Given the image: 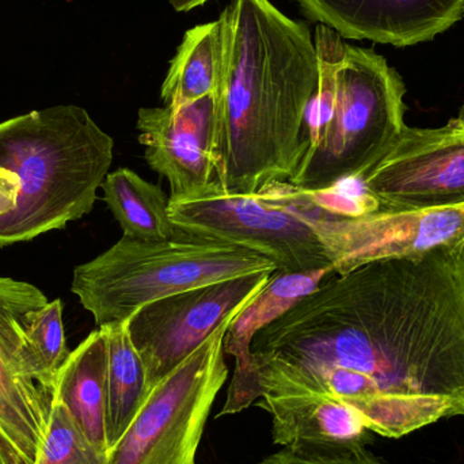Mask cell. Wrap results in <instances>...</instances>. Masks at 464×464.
Masks as SVG:
<instances>
[{
    "label": "cell",
    "mask_w": 464,
    "mask_h": 464,
    "mask_svg": "<svg viewBox=\"0 0 464 464\" xmlns=\"http://www.w3.org/2000/svg\"><path fill=\"white\" fill-rule=\"evenodd\" d=\"M250 352L253 405L327 395L389 439L464 419V243L330 276Z\"/></svg>",
    "instance_id": "cell-1"
},
{
    "label": "cell",
    "mask_w": 464,
    "mask_h": 464,
    "mask_svg": "<svg viewBox=\"0 0 464 464\" xmlns=\"http://www.w3.org/2000/svg\"><path fill=\"white\" fill-rule=\"evenodd\" d=\"M225 72L215 92L214 166L228 195L294 179L308 150L304 116L318 84L310 27L270 0H231L219 16Z\"/></svg>",
    "instance_id": "cell-2"
},
{
    "label": "cell",
    "mask_w": 464,
    "mask_h": 464,
    "mask_svg": "<svg viewBox=\"0 0 464 464\" xmlns=\"http://www.w3.org/2000/svg\"><path fill=\"white\" fill-rule=\"evenodd\" d=\"M114 140L81 106L0 122V247L63 230L90 214Z\"/></svg>",
    "instance_id": "cell-3"
},
{
    "label": "cell",
    "mask_w": 464,
    "mask_h": 464,
    "mask_svg": "<svg viewBox=\"0 0 464 464\" xmlns=\"http://www.w3.org/2000/svg\"><path fill=\"white\" fill-rule=\"evenodd\" d=\"M318 84L304 116L308 150L289 184L324 190L367 174L402 135V76L375 49L316 24Z\"/></svg>",
    "instance_id": "cell-4"
},
{
    "label": "cell",
    "mask_w": 464,
    "mask_h": 464,
    "mask_svg": "<svg viewBox=\"0 0 464 464\" xmlns=\"http://www.w3.org/2000/svg\"><path fill=\"white\" fill-rule=\"evenodd\" d=\"M276 270L270 259L247 248L179 231L166 240L122 237L73 269L71 291L101 327L127 322L144 305L171 295Z\"/></svg>",
    "instance_id": "cell-5"
},
{
    "label": "cell",
    "mask_w": 464,
    "mask_h": 464,
    "mask_svg": "<svg viewBox=\"0 0 464 464\" xmlns=\"http://www.w3.org/2000/svg\"><path fill=\"white\" fill-rule=\"evenodd\" d=\"M256 196L310 226L324 242L335 275H345L370 262L420 258L436 248L464 243V206L381 207L362 217H343L319 208L289 182H275Z\"/></svg>",
    "instance_id": "cell-6"
},
{
    "label": "cell",
    "mask_w": 464,
    "mask_h": 464,
    "mask_svg": "<svg viewBox=\"0 0 464 464\" xmlns=\"http://www.w3.org/2000/svg\"><path fill=\"white\" fill-rule=\"evenodd\" d=\"M232 321L152 387L106 464H196L207 420L228 378L225 337Z\"/></svg>",
    "instance_id": "cell-7"
},
{
    "label": "cell",
    "mask_w": 464,
    "mask_h": 464,
    "mask_svg": "<svg viewBox=\"0 0 464 464\" xmlns=\"http://www.w3.org/2000/svg\"><path fill=\"white\" fill-rule=\"evenodd\" d=\"M169 215L181 234L247 248L281 272L332 266L321 237L299 218L256 195H228L217 181L192 198H170Z\"/></svg>",
    "instance_id": "cell-8"
},
{
    "label": "cell",
    "mask_w": 464,
    "mask_h": 464,
    "mask_svg": "<svg viewBox=\"0 0 464 464\" xmlns=\"http://www.w3.org/2000/svg\"><path fill=\"white\" fill-rule=\"evenodd\" d=\"M275 272L253 273L157 300L127 321L146 367L150 390L173 372L223 324L232 321Z\"/></svg>",
    "instance_id": "cell-9"
},
{
    "label": "cell",
    "mask_w": 464,
    "mask_h": 464,
    "mask_svg": "<svg viewBox=\"0 0 464 464\" xmlns=\"http://www.w3.org/2000/svg\"><path fill=\"white\" fill-rule=\"evenodd\" d=\"M48 303L37 286L0 276V441L16 464H33L45 438L51 390L27 335Z\"/></svg>",
    "instance_id": "cell-10"
},
{
    "label": "cell",
    "mask_w": 464,
    "mask_h": 464,
    "mask_svg": "<svg viewBox=\"0 0 464 464\" xmlns=\"http://www.w3.org/2000/svg\"><path fill=\"white\" fill-rule=\"evenodd\" d=\"M359 181L384 208L464 206V130L406 125L386 157Z\"/></svg>",
    "instance_id": "cell-11"
},
{
    "label": "cell",
    "mask_w": 464,
    "mask_h": 464,
    "mask_svg": "<svg viewBox=\"0 0 464 464\" xmlns=\"http://www.w3.org/2000/svg\"><path fill=\"white\" fill-rule=\"evenodd\" d=\"M136 127L144 160L168 179L171 200L192 198L217 181L214 95L181 108L140 109Z\"/></svg>",
    "instance_id": "cell-12"
},
{
    "label": "cell",
    "mask_w": 464,
    "mask_h": 464,
    "mask_svg": "<svg viewBox=\"0 0 464 464\" xmlns=\"http://www.w3.org/2000/svg\"><path fill=\"white\" fill-rule=\"evenodd\" d=\"M314 24L343 40L403 46L435 40L464 18V0H295Z\"/></svg>",
    "instance_id": "cell-13"
},
{
    "label": "cell",
    "mask_w": 464,
    "mask_h": 464,
    "mask_svg": "<svg viewBox=\"0 0 464 464\" xmlns=\"http://www.w3.org/2000/svg\"><path fill=\"white\" fill-rule=\"evenodd\" d=\"M335 275L332 266L307 272L276 270L261 292L235 316L225 337V353L235 359L234 375L219 417L250 408L251 340L254 335L285 314L292 305Z\"/></svg>",
    "instance_id": "cell-14"
},
{
    "label": "cell",
    "mask_w": 464,
    "mask_h": 464,
    "mask_svg": "<svg viewBox=\"0 0 464 464\" xmlns=\"http://www.w3.org/2000/svg\"><path fill=\"white\" fill-rule=\"evenodd\" d=\"M256 405L272 416L273 441L278 446L365 447L371 430L359 411L322 394L264 395Z\"/></svg>",
    "instance_id": "cell-15"
},
{
    "label": "cell",
    "mask_w": 464,
    "mask_h": 464,
    "mask_svg": "<svg viewBox=\"0 0 464 464\" xmlns=\"http://www.w3.org/2000/svg\"><path fill=\"white\" fill-rule=\"evenodd\" d=\"M51 397L63 403L83 435L108 454V340L103 327L90 333L71 352L54 376Z\"/></svg>",
    "instance_id": "cell-16"
},
{
    "label": "cell",
    "mask_w": 464,
    "mask_h": 464,
    "mask_svg": "<svg viewBox=\"0 0 464 464\" xmlns=\"http://www.w3.org/2000/svg\"><path fill=\"white\" fill-rule=\"evenodd\" d=\"M225 30L220 19L185 33L160 89L165 106L181 108L214 95L225 72Z\"/></svg>",
    "instance_id": "cell-17"
},
{
    "label": "cell",
    "mask_w": 464,
    "mask_h": 464,
    "mask_svg": "<svg viewBox=\"0 0 464 464\" xmlns=\"http://www.w3.org/2000/svg\"><path fill=\"white\" fill-rule=\"evenodd\" d=\"M103 201L124 232L138 240H166L177 228L169 215L170 198L160 187L121 168L109 173L102 182Z\"/></svg>",
    "instance_id": "cell-18"
},
{
    "label": "cell",
    "mask_w": 464,
    "mask_h": 464,
    "mask_svg": "<svg viewBox=\"0 0 464 464\" xmlns=\"http://www.w3.org/2000/svg\"><path fill=\"white\" fill-rule=\"evenodd\" d=\"M101 327L105 329L108 340L106 438L111 451L143 408L151 390L143 360L128 333L127 322Z\"/></svg>",
    "instance_id": "cell-19"
},
{
    "label": "cell",
    "mask_w": 464,
    "mask_h": 464,
    "mask_svg": "<svg viewBox=\"0 0 464 464\" xmlns=\"http://www.w3.org/2000/svg\"><path fill=\"white\" fill-rule=\"evenodd\" d=\"M108 454L98 450L59 401H51L48 428L33 464H106Z\"/></svg>",
    "instance_id": "cell-20"
},
{
    "label": "cell",
    "mask_w": 464,
    "mask_h": 464,
    "mask_svg": "<svg viewBox=\"0 0 464 464\" xmlns=\"http://www.w3.org/2000/svg\"><path fill=\"white\" fill-rule=\"evenodd\" d=\"M27 335L52 392L54 376L71 353L63 324L62 300L54 299L32 311Z\"/></svg>",
    "instance_id": "cell-21"
},
{
    "label": "cell",
    "mask_w": 464,
    "mask_h": 464,
    "mask_svg": "<svg viewBox=\"0 0 464 464\" xmlns=\"http://www.w3.org/2000/svg\"><path fill=\"white\" fill-rule=\"evenodd\" d=\"M264 464H383L365 447H285L270 455Z\"/></svg>",
    "instance_id": "cell-22"
},
{
    "label": "cell",
    "mask_w": 464,
    "mask_h": 464,
    "mask_svg": "<svg viewBox=\"0 0 464 464\" xmlns=\"http://www.w3.org/2000/svg\"><path fill=\"white\" fill-rule=\"evenodd\" d=\"M359 181V179H357ZM307 200L324 211L343 217H362L378 211L381 203L362 187L359 181L357 189H343V184L324 190L300 189Z\"/></svg>",
    "instance_id": "cell-23"
},
{
    "label": "cell",
    "mask_w": 464,
    "mask_h": 464,
    "mask_svg": "<svg viewBox=\"0 0 464 464\" xmlns=\"http://www.w3.org/2000/svg\"><path fill=\"white\" fill-rule=\"evenodd\" d=\"M168 2L177 13H188V11L195 10V8L206 5L208 0H168Z\"/></svg>",
    "instance_id": "cell-24"
},
{
    "label": "cell",
    "mask_w": 464,
    "mask_h": 464,
    "mask_svg": "<svg viewBox=\"0 0 464 464\" xmlns=\"http://www.w3.org/2000/svg\"><path fill=\"white\" fill-rule=\"evenodd\" d=\"M0 464H16L14 458L11 457L10 452L3 446L2 441H0Z\"/></svg>",
    "instance_id": "cell-25"
},
{
    "label": "cell",
    "mask_w": 464,
    "mask_h": 464,
    "mask_svg": "<svg viewBox=\"0 0 464 464\" xmlns=\"http://www.w3.org/2000/svg\"><path fill=\"white\" fill-rule=\"evenodd\" d=\"M449 124H451L452 127L459 128V130H464V105L462 109H460L459 114L455 119L450 120Z\"/></svg>",
    "instance_id": "cell-26"
},
{
    "label": "cell",
    "mask_w": 464,
    "mask_h": 464,
    "mask_svg": "<svg viewBox=\"0 0 464 464\" xmlns=\"http://www.w3.org/2000/svg\"><path fill=\"white\" fill-rule=\"evenodd\" d=\"M262 464H264V463H262Z\"/></svg>",
    "instance_id": "cell-27"
}]
</instances>
